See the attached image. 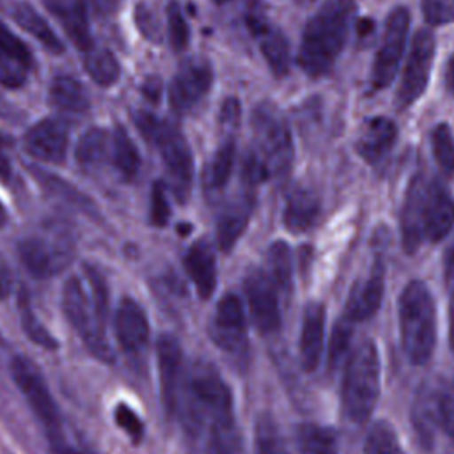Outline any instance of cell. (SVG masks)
<instances>
[{"mask_svg":"<svg viewBox=\"0 0 454 454\" xmlns=\"http://www.w3.org/2000/svg\"><path fill=\"white\" fill-rule=\"evenodd\" d=\"M213 2H216V4H225V2H231V0H213Z\"/></svg>","mask_w":454,"mask_h":454,"instance_id":"cell-58","label":"cell"},{"mask_svg":"<svg viewBox=\"0 0 454 454\" xmlns=\"http://www.w3.org/2000/svg\"><path fill=\"white\" fill-rule=\"evenodd\" d=\"M18 254L27 271L37 278H46L59 273L71 259L69 248L39 236L20 241Z\"/></svg>","mask_w":454,"mask_h":454,"instance_id":"cell-17","label":"cell"},{"mask_svg":"<svg viewBox=\"0 0 454 454\" xmlns=\"http://www.w3.org/2000/svg\"><path fill=\"white\" fill-rule=\"evenodd\" d=\"M397 138V126L392 119L376 115L365 121L364 128L360 129L355 149L360 154L362 160L367 163H378L381 161L390 149L394 147Z\"/></svg>","mask_w":454,"mask_h":454,"instance_id":"cell-22","label":"cell"},{"mask_svg":"<svg viewBox=\"0 0 454 454\" xmlns=\"http://www.w3.org/2000/svg\"><path fill=\"white\" fill-rule=\"evenodd\" d=\"M355 11L353 0H326L307 21L298 50V66L307 76L330 73L346 46Z\"/></svg>","mask_w":454,"mask_h":454,"instance_id":"cell-2","label":"cell"},{"mask_svg":"<svg viewBox=\"0 0 454 454\" xmlns=\"http://www.w3.org/2000/svg\"><path fill=\"white\" fill-rule=\"evenodd\" d=\"M298 454H337L339 442L333 429L317 424H300L296 427Z\"/></svg>","mask_w":454,"mask_h":454,"instance_id":"cell-36","label":"cell"},{"mask_svg":"<svg viewBox=\"0 0 454 454\" xmlns=\"http://www.w3.org/2000/svg\"><path fill=\"white\" fill-rule=\"evenodd\" d=\"M18 310H20V321H21V326H23L27 337L32 342L43 346L44 349H55L57 348V340L44 328V325L39 321L37 314L34 312V309L30 305V300H28L27 293H20V296H18Z\"/></svg>","mask_w":454,"mask_h":454,"instance_id":"cell-41","label":"cell"},{"mask_svg":"<svg viewBox=\"0 0 454 454\" xmlns=\"http://www.w3.org/2000/svg\"><path fill=\"white\" fill-rule=\"evenodd\" d=\"M234 160H236V142L232 137H227L216 147L215 154L211 156L204 170V186L209 192H218L227 184L234 168Z\"/></svg>","mask_w":454,"mask_h":454,"instance_id":"cell-35","label":"cell"},{"mask_svg":"<svg viewBox=\"0 0 454 454\" xmlns=\"http://www.w3.org/2000/svg\"><path fill=\"white\" fill-rule=\"evenodd\" d=\"M434 34L427 28L417 30L403 67L399 89L395 92V106L399 110L410 108L427 89L434 60Z\"/></svg>","mask_w":454,"mask_h":454,"instance_id":"cell-11","label":"cell"},{"mask_svg":"<svg viewBox=\"0 0 454 454\" xmlns=\"http://www.w3.org/2000/svg\"><path fill=\"white\" fill-rule=\"evenodd\" d=\"M254 454H289L277 422L268 413L259 415L255 422Z\"/></svg>","mask_w":454,"mask_h":454,"instance_id":"cell-38","label":"cell"},{"mask_svg":"<svg viewBox=\"0 0 454 454\" xmlns=\"http://www.w3.org/2000/svg\"><path fill=\"white\" fill-rule=\"evenodd\" d=\"M408 28H410L408 9L403 5L394 7L385 20L383 35H381L378 51L374 55L372 69H371V85L374 90L387 89L394 82L404 53Z\"/></svg>","mask_w":454,"mask_h":454,"instance_id":"cell-10","label":"cell"},{"mask_svg":"<svg viewBox=\"0 0 454 454\" xmlns=\"http://www.w3.org/2000/svg\"><path fill=\"white\" fill-rule=\"evenodd\" d=\"M23 144L32 158L44 163L60 165L66 160L69 131L62 121L43 119L28 128Z\"/></svg>","mask_w":454,"mask_h":454,"instance_id":"cell-16","label":"cell"},{"mask_svg":"<svg viewBox=\"0 0 454 454\" xmlns=\"http://www.w3.org/2000/svg\"><path fill=\"white\" fill-rule=\"evenodd\" d=\"M11 16L25 32H28L34 39H37L44 50H48L50 53H57V55L64 51V44L59 39V35L53 32L50 23L30 4L18 2L12 7Z\"/></svg>","mask_w":454,"mask_h":454,"instance_id":"cell-31","label":"cell"},{"mask_svg":"<svg viewBox=\"0 0 454 454\" xmlns=\"http://www.w3.org/2000/svg\"><path fill=\"white\" fill-rule=\"evenodd\" d=\"M11 291V271L7 262L0 255V298H5Z\"/></svg>","mask_w":454,"mask_h":454,"instance_id":"cell-52","label":"cell"},{"mask_svg":"<svg viewBox=\"0 0 454 454\" xmlns=\"http://www.w3.org/2000/svg\"><path fill=\"white\" fill-rule=\"evenodd\" d=\"M325 344V307L317 301L309 303L303 312L300 333V360L305 371L319 365Z\"/></svg>","mask_w":454,"mask_h":454,"instance_id":"cell-27","label":"cell"},{"mask_svg":"<svg viewBox=\"0 0 454 454\" xmlns=\"http://www.w3.org/2000/svg\"><path fill=\"white\" fill-rule=\"evenodd\" d=\"M85 280L69 277L62 289V310L80 335L87 349L99 360L114 362V351L105 339V319L108 312V291L101 273L85 266Z\"/></svg>","mask_w":454,"mask_h":454,"instance_id":"cell-1","label":"cell"},{"mask_svg":"<svg viewBox=\"0 0 454 454\" xmlns=\"http://www.w3.org/2000/svg\"><path fill=\"white\" fill-rule=\"evenodd\" d=\"M429 181L431 179L422 174L413 176L404 195L401 209V232L406 252H415L424 239V207Z\"/></svg>","mask_w":454,"mask_h":454,"instance_id":"cell-18","label":"cell"},{"mask_svg":"<svg viewBox=\"0 0 454 454\" xmlns=\"http://www.w3.org/2000/svg\"><path fill=\"white\" fill-rule=\"evenodd\" d=\"M202 438L206 454H245L243 436L236 419L211 426Z\"/></svg>","mask_w":454,"mask_h":454,"instance_id":"cell-34","label":"cell"},{"mask_svg":"<svg viewBox=\"0 0 454 454\" xmlns=\"http://www.w3.org/2000/svg\"><path fill=\"white\" fill-rule=\"evenodd\" d=\"M43 5L76 48L87 51L94 46L83 0H43Z\"/></svg>","mask_w":454,"mask_h":454,"instance_id":"cell-21","label":"cell"},{"mask_svg":"<svg viewBox=\"0 0 454 454\" xmlns=\"http://www.w3.org/2000/svg\"><path fill=\"white\" fill-rule=\"evenodd\" d=\"M424 20L431 27L454 21V0H420Z\"/></svg>","mask_w":454,"mask_h":454,"instance_id":"cell-45","label":"cell"},{"mask_svg":"<svg viewBox=\"0 0 454 454\" xmlns=\"http://www.w3.org/2000/svg\"><path fill=\"white\" fill-rule=\"evenodd\" d=\"M255 138L254 153L264 165L268 177L282 179L289 174L294 158L291 129L271 103H261L252 114Z\"/></svg>","mask_w":454,"mask_h":454,"instance_id":"cell-7","label":"cell"},{"mask_svg":"<svg viewBox=\"0 0 454 454\" xmlns=\"http://www.w3.org/2000/svg\"><path fill=\"white\" fill-rule=\"evenodd\" d=\"M454 227V199L436 181H429L424 207V238L429 241L443 239Z\"/></svg>","mask_w":454,"mask_h":454,"instance_id":"cell-23","label":"cell"},{"mask_svg":"<svg viewBox=\"0 0 454 454\" xmlns=\"http://www.w3.org/2000/svg\"><path fill=\"white\" fill-rule=\"evenodd\" d=\"M5 222H7V213H5V209H4V206H2V202H0V227H2Z\"/></svg>","mask_w":454,"mask_h":454,"instance_id":"cell-57","label":"cell"},{"mask_svg":"<svg viewBox=\"0 0 454 454\" xmlns=\"http://www.w3.org/2000/svg\"><path fill=\"white\" fill-rule=\"evenodd\" d=\"M32 174H34V177H37V181L41 183V186H43L48 193H51V195H55V197H59V199H62V200L73 204L74 207L89 209V211H90V207H92V206H90V200H89L85 195H82L80 190L73 188L69 183L59 179L57 176L46 174V172H43V170H39V168H32Z\"/></svg>","mask_w":454,"mask_h":454,"instance_id":"cell-42","label":"cell"},{"mask_svg":"<svg viewBox=\"0 0 454 454\" xmlns=\"http://www.w3.org/2000/svg\"><path fill=\"white\" fill-rule=\"evenodd\" d=\"M449 340H450V349L454 353V286L449 300Z\"/></svg>","mask_w":454,"mask_h":454,"instance_id":"cell-53","label":"cell"},{"mask_svg":"<svg viewBox=\"0 0 454 454\" xmlns=\"http://www.w3.org/2000/svg\"><path fill=\"white\" fill-rule=\"evenodd\" d=\"M445 83L449 92L454 96V51L447 62V69H445Z\"/></svg>","mask_w":454,"mask_h":454,"instance_id":"cell-54","label":"cell"},{"mask_svg":"<svg viewBox=\"0 0 454 454\" xmlns=\"http://www.w3.org/2000/svg\"><path fill=\"white\" fill-rule=\"evenodd\" d=\"M133 121L145 140L158 149L176 195L184 199L193 181V154L186 138L174 124L160 121L147 112H137Z\"/></svg>","mask_w":454,"mask_h":454,"instance_id":"cell-6","label":"cell"},{"mask_svg":"<svg viewBox=\"0 0 454 454\" xmlns=\"http://www.w3.org/2000/svg\"><path fill=\"white\" fill-rule=\"evenodd\" d=\"M48 99L55 108L69 114H85L90 106L85 87L69 74H57L51 78Z\"/></svg>","mask_w":454,"mask_h":454,"instance_id":"cell-30","label":"cell"},{"mask_svg":"<svg viewBox=\"0 0 454 454\" xmlns=\"http://www.w3.org/2000/svg\"><path fill=\"white\" fill-rule=\"evenodd\" d=\"M156 360H158V376L161 388V401L168 415H172L179 406L181 395V369H183V351L179 340L163 333L156 342Z\"/></svg>","mask_w":454,"mask_h":454,"instance_id":"cell-15","label":"cell"},{"mask_svg":"<svg viewBox=\"0 0 454 454\" xmlns=\"http://www.w3.org/2000/svg\"><path fill=\"white\" fill-rule=\"evenodd\" d=\"M115 335L124 351H140L149 339V321L138 301L124 298L115 314Z\"/></svg>","mask_w":454,"mask_h":454,"instance_id":"cell-24","label":"cell"},{"mask_svg":"<svg viewBox=\"0 0 454 454\" xmlns=\"http://www.w3.org/2000/svg\"><path fill=\"white\" fill-rule=\"evenodd\" d=\"M34 60L27 44L0 21V83L9 89L21 87Z\"/></svg>","mask_w":454,"mask_h":454,"instance_id":"cell-19","label":"cell"},{"mask_svg":"<svg viewBox=\"0 0 454 454\" xmlns=\"http://www.w3.org/2000/svg\"><path fill=\"white\" fill-rule=\"evenodd\" d=\"M319 209V199L312 190L305 186H294L286 199L284 225L291 232L309 231L316 223Z\"/></svg>","mask_w":454,"mask_h":454,"instance_id":"cell-29","label":"cell"},{"mask_svg":"<svg viewBox=\"0 0 454 454\" xmlns=\"http://www.w3.org/2000/svg\"><path fill=\"white\" fill-rule=\"evenodd\" d=\"M250 27L259 41V50L271 73L277 78L286 76L291 67V50L286 35L278 28L270 27L261 20H252Z\"/></svg>","mask_w":454,"mask_h":454,"instance_id":"cell-28","label":"cell"},{"mask_svg":"<svg viewBox=\"0 0 454 454\" xmlns=\"http://www.w3.org/2000/svg\"><path fill=\"white\" fill-rule=\"evenodd\" d=\"M380 395V356L371 339L362 340L351 353L342 380V410L356 424L365 422Z\"/></svg>","mask_w":454,"mask_h":454,"instance_id":"cell-5","label":"cell"},{"mask_svg":"<svg viewBox=\"0 0 454 454\" xmlns=\"http://www.w3.org/2000/svg\"><path fill=\"white\" fill-rule=\"evenodd\" d=\"M183 266L195 286L197 294L207 300L216 287V259L211 245L204 239L195 241L184 254Z\"/></svg>","mask_w":454,"mask_h":454,"instance_id":"cell-26","label":"cell"},{"mask_svg":"<svg viewBox=\"0 0 454 454\" xmlns=\"http://www.w3.org/2000/svg\"><path fill=\"white\" fill-rule=\"evenodd\" d=\"M167 34L174 51H183L190 41V28L184 20L183 9L176 0H170L167 5Z\"/></svg>","mask_w":454,"mask_h":454,"instance_id":"cell-44","label":"cell"},{"mask_svg":"<svg viewBox=\"0 0 454 454\" xmlns=\"http://www.w3.org/2000/svg\"><path fill=\"white\" fill-rule=\"evenodd\" d=\"M383 289H385V273H383V266L380 262H376L369 275L362 280H358L351 293L349 298L346 301V310L342 319H346L348 323H358V321H365L367 317H371L383 298Z\"/></svg>","mask_w":454,"mask_h":454,"instance_id":"cell-20","label":"cell"},{"mask_svg":"<svg viewBox=\"0 0 454 454\" xmlns=\"http://www.w3.org/2000/svg\"><path fill=\"white\" fill-rule=\"evenodd\" d=\"M254 209V193L248 188L243 195L232 199L218 215L216 241L223 252H229L245 232Z\"/></svg>","mask_w":454,"mask_h":454,"instance_id":"cell-25","label":"cell"},{"mask_svg":"<svg viewBox=\"0 0 454 454\" xmlns=\"http://www.w3.org/2000/svg\"><path fill=\"white\" fill-rule=\"evenodd\" d=\"M121 2L122 0H83L87 11H90L98 18H110V16H114L119 11Z\"/></svg>","mask_w":454,"mask_h":454,"instance_id":"cell-49","label":"cell"},{"mask_svg":"<svg viewBox=\"0 0 454 454\" xmlns=\"http://www.w3.org/2000/svg\"><path fill=\"white\" fill-rule=\"evenodd\" d=\"M110 147L112 135H108L99 126L89 128L76 145V161L82 168L94 170L110 160Z\"/></svg>","mask_w":454,"mask_h":454,"instance_id":"cell-33","label":"cell"},{"mask_svg":"<svg viewBox=\"0 0 454 454\" xmlns=\"http://www.w3.org/2000/svg\"><path fill=\"white\" fill-rule=\"evenodd\" d=\"M186 429L195 436L218 422L234 419V401L231 388L207 362H197L181 387L179 406Z\"/></svg>","mask_w":454,"mask_h":454,"instance_id":"cell-3","label":"cell"},{"mask_svg":"<svg viewBox=\"0 0 454 454\" xmlns=\"http://www.w3.org/2000/svg\"><path fill=\"white\" fill-rule=\"evenodd\" d=\"M411 422L426 449L440 438L454 447V388L442 380L426 383L413 401Z\"/></svg>","mask_w":454,"mask_h":454,"instance_id":"cell-8","label":"cell"},{"mask_svg":"<svg viewBox=\"0 0 454 454\" xmlns=\"http://www.w3.org/2000/svg\"><path fill=\"white\" fill-rule=\"evenodd\" d=\"M351 337V323L346 319H340L339 325L333 330L332 342H330V364H335V360L346 351Z\"/></svg>","mask_w":454,"mask_h":454,"instance_id":"cell-48","label":"cell"},{"mask_svg":"<svg viewBox=\"0 0 454 454\" xmlns=\"http://www.w3.org/2000/svg\"><path fill=\"white\" fill-rule=\"evenodd\" d=\"M213 85V67L206 59L186 60L168 83V105L174 114L184 115L199 106Z\"/></svg>","mask_w":454,"mask_h":454,"instance_id":"cell-12","label":"cell"},{"mask_svg":"<svg viewBox=\"0 0 454 454\" xmlns=\"http://www.w3.org/2000/svg\"><path fill=\"white\" fill-rule=\"evenodd\" d=\"M364 452L365 454H401L399 440L394 427L385 420L374 422L365 436Z\"/></svg>","mask_w":454,"mask_h":454,"instance_id":"cell-43","label":"cell"},{"mask_svg":"<svg viewBox=\"0 0 454 454\" xmlns=\"http://www.w3.org/2000/svg\"><path fill=\"white\" fill-rule=\"evenodd\" d=\"M250 316L261 333H273L280 328V305L277 286L261 270H250L243 282Z\"/></svg>","mask_w":454,"mask_h":454,"instance_id":"cell-13","label":"cell"},{"mask_svg":"<svg viewBox=\"0 0 454 454\" xmlns=\"http://www.w3.org/2000/svg\"><path fill=\"white\" fill-rule=\"evenodd\" d=\"M16 115H18V114H16L14 106L9 105V103L0 96V117H4V119H14Z\"/></svg>","mask_w":454,"mask_h":454,"instance_id":"cell-55","label":"cell"},{"mask_svg":"<svg viewBox=\"0 0 454 454\" xmlns=\"http://www.w3.org/2000/svg\"><path fill=\"white\" fill-rule=\"evenodd\" d=\"M399 332L408 360L415 365L426 364L436 342V310L422 280L408 282L399 296Z\"/></svg>","mask_w":454,"mask_h":454,"instance_id":"cell-4","label":"cell"},{"mask_svg":"<svg viewBox=\"0 0 454 454\" xmlns=\"http://www.w3.org/2000/svg\"><path fill=\"white\" fill-rule=\"evenodd\" d=\"M11 176H12V167L7 154V145L4 137L0 135V181H9Z\"/></svg>","mask_w":454,"mask_h":454,"instance_id":"cell-51","label":"cell"},{"mask_svg":"<svg viewBox=\"0 0 454 454\" xmlns=\"http://www.w3.org/2000/svg\"><path fill=\"white\" fill-rule=\"evenodd\" d=\"M11 376L30 404L32 411L39 419L41 426L44 427L51 445L59 450L64 447V438H62V420H60V411L57 408V403L46 385V380L43 372L37 369V365L23 356L18 355L11 360Z\"/></svg>","mask_w":454,"mask_h":454,"instance_id":"cell-9","label":"cell"},{"mask_svg":"<svg viewBox=\"0 0 454 454\" xmlns=\"http://www.w3.org/2000/svg\"><path fill=\"white\" fill-rule=\"evenodd\" d=\"M87 74L101 87L114 85L121 76V66L112 51L105 48H90L83 59Z\"/></svg>","mask_w":454,"mask_h":454,"instance_id":"cell-37","label":"cell"},{"mask_svg":"<svg viewBox=\"0 0 454 454\" xmlns=\"http://www.w3.org/2000/svg\"><path fill=\"white\" fill-rule=\"evenodd\" d=\"M110 161L117 174L124 181H131L137 177L140 170V154L138 149L122 126H115L112 133V147H110Z\"/></svg>","mask_w":454,"mask_h":454,"instance_id":"cell-32","label":"cell"},{"mask_svg":"<svg viewBox=\"0 0 454 454\" xmlns=\"http://www.w3.org/2000/svg\"><path fill=\"white\" fill-rule=\"evenodd\" d=\"M211 337L218 348L232 356H241L247 351V319L245 310L236 294H225L215 310L211 323Z\"/></svg>","mask_w":454,"mask_h":454,"instance_id":"cell-14","label":"cell"},{"mask_svg":"<svg viewBox=\"0 0 454 454\" xmlns=\"http://www.w3.org/2000/svg\"><path fill=\"white\" fill-rule=\"evenodd\" d=\"M137 23L140 27V30L145 34V37L149 39H158V23L154 20V14L147 9H144L142 5L137 9Z\"/></svg>","mask_w":454,"mask_h":454,"instance_id":"cell-50","label":"cell"},{"mask_svg":"<svg viewBox=\"0 0 454 454\" xmlns=\"http://www.w3.org/2000/svg\"><path fill=\"white\" fill-rule=\"evenodd\" d=\"M170 216V206L167 197V188L161 181H156L151 190V223L156 227L167 225Z\"/></svg>","mask_w":454,"mask_h":454,"instance_id":"cell-47","label":"cell"},{"mask_svg":"<svg viewBox=\"0 0 454 454\" xmlns=\"http://www.w3.org/2000/svg\"><path fill=\"white\" fill-rule=\"evenodd\" d=\"M59 454H96L92 450H87V449H73V447H62L59 449Z\"/></svg>","mask_w":454,"mask_h":454,"instance_id":"cell-56","label":"cell"},{"mask_svg":"<svg viewBox=\"0 0 454 454\" xmlns=\"http://www.w3.org/2000/svg\"><path fill=\"white\" fill-rule=\"evenodd\" d=\"M433 158L445 177L454 176V135L447 122H440L431 131Z\"/></svg>","mask_w":454,"mask_h":454,"instance_id":"cell-39","label":"cell"},{"mask_svg":"<svg viewBox=\"0 0 454 454\" xmlns=\"http://www.w3.org/2000/svg\"><path fill=\"white\" fill-rule=\"evenodd\" d=\"M114 417H115L117 426L131 438L133 443H138L142 440V436H144V424L138 419V415L128 404L119 403L115 406Z\"/></svg>","mask_w":454,"mask_h":454,"instance_id":"cell-46","label":"cell"},{"mask_svg":"<svg viewBox=\"0 0 454 454\" xmlns=\"http://www.w3.org/2000/svg\"><path fill=\"white\" fill-rule=\"evenodd\" d=\"M268 275L277 287L289 291L293 284V257L287 243L275 241L268 248Z\"/></svg>","mask_w":454,"mask_h":454,"instance_id":"cell-40","label":"cell"}]
</instances>
